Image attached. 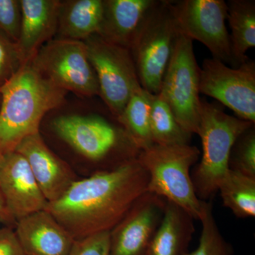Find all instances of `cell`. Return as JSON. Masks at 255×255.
I'll return each mask as SVG.
<instances>
[{
	"mask_svg": "<svg viewBox=\"0 0 255 255\" xmlns=\"http://www.w3.org/2000/svg\"><path fill=\"white\" fill-rule=\"evenodd\" d=\"M148 174L137 159L77 179L46 211L75 241L110 231L147 191Z\"/></svg>",
	"mask_w": 255,
	"mask_h": 255,
	"instance_id": "6da1fadb",
	"label": "cell"
},
{
	"mask_svg": "<svg viewBox=\"0 0 255 255\" xmlns=\"http://www.w3.org/2000/svg\"><path fill=\"white\" fill-rule=\"evenodd\" d=\"M67 93L33 59L21 65L0 87V155L14 152L23 139L39 133L42 119L63 105Z\"/></svg>",
	"mask_w": 255,
	"mask_h": 255,
	"instance_id": "7a4b0ae2",
	"label": "cell"
},
{
	"mask_svg": "<svg viewBox=\"0 0 255 255\" xmlns=\"http://www.w3.org/2000/svg\"><path fill=\"white\" fill-rule=\"evenodd\" d=\"M255 124L226 114L216 102L201 100L197 135L202 142V155L191 172L196 196L207 201L218 191L229 170L230 153L243 132Z\"/></svg>",
	"mask_w": 255,
	"mask_h": 255,
	"instance_id": "3957f363",
	"label": "cell"
},
{
	"mask_svg": "<svg viewBox=\"0 0 255 255\" xmlns=\"http://www.w3.org/2000/svg\"><path fill=\"white\" fill-rule=\"evenodd\" d=\"M200 155L196 146L153 144L137 157L148 174L147 192L174 203L197 221L201 200L196 196L191 169Z\"/></svg>",
	"mask_w": 255,
	"mask_h": 255,
	"instance_id": "277c9868",
	"label": "cell"
},
{
	"mask_svg": "<svg viewBox=\"0 0 255 255\" xmlns=\"http://www.w3.org/2000/svg\"><path fill=\"white\" fill-rule=\"evenodd\" d=\"M58 136L92 162L114 167L137 159L140 150L122 127L99 115L62 116L53 122Z\"/></svg>",
	"mask_w": 255,
	"mask_h": 255,
	"instance_id": "5b68a950",
	"label": "cell"
},
{
	"mask_svg": "<svg viewBox=\"0 0 255 255\" xmlns=\"http://www.w3.org/2000/svg\"><path fill=\"white\" fill-rule=\"evenodd\" d=\"M180 35L171 10L170 1L159 0L130 49L139 82L149 93H159Z\"/></svg>",
	"mask_w": 255,
	"mask_h": 255,
	"instance_id": "8992f818",
	"label": "cell"
},
{
	"mask_svg": "<svg viewBox=\"0 0 255 255\" xmlns=\"http://www.w3.org/2000/svg\"><path fill=\"white\" fill-rule=\"evenodd\" d=\"M200 68L194 55L193 41L181 34L164 73L158 95L172 110L178 123L198 134L201 100Z\"/></svg>",
	"mask_w": 255,
	"mask_h": 255,
	"instance_id": "52a82bcc",
	"label": "cell"
},
{
	"mask_svg": "<svg viewBox=\"0 0 255 255\" xmlns=\"http://www.w3.org/2000/svg\"><path fill=\"white\" fill-rule=\"evenodd\" d=\"M98 80L100 96L117 119L132 92L141 86L130 50L94 35L85 41Z\"/></svg>",
	"mask_w": 255,
	"mask_h": 255,
	"instance_id": "ba28073f",
	"label": "cell"
},
{
	"mask_svg": "<svg viewBox=\"0 0 255 255\" xmlns=\"http://www.w3.org/2000/svg\"><path fill=\"white\" fill-rule=\"evenodd\" d=\"M171 10L179 33L191 41L203 43L213 58L239 66L233 58L230 34L226 27L227 3L223 0L170 1Z\"/></svg>",
	"mask_w": 255,
	"mask_h": 255,
	"instance_id": "9c48e42d",
	"label": "cell"
},
{
	"mask_svg": "<svg viewBox=\"0 0 255 255\" xmlns=\"http://www.w3.org/2000/svg\"><path fill=\"white\" fill-rule=\"evenodd\" d=\"M33 63L57 86L79 96L100 95L85 41L56 38L41 47Z\"/></svg>",
	"mask_w": 255,
	"mask_h": 255,
	"instance_id": "30bf717a",
	"label": "cell"
},
{
	"mask_svg": "<svg viewBox=\"0 0 255 255\" xmlns=\"http://www.w3.org/2000/svg\"><path fill=\"white\" fill-rule=\"evenodd\" d=\"M200 94L228 107L237 118L255 123V63L248 58L237 68L207 58L200 68Z\"/></svg>",
	"mask_w": 255,
	"mask_h": 255,
	"instance_id": "8fae6325",
	"label": "cell"
},
{
	"mask_svg": "<svg viewBox=\"0 0 255 255\" xmlns=\"http://www.w3.org/2000/svg\"><path fill=\"white\" fill-rule=\"evenodd\" d=\"M167 200L146 191L110 231L108 255H145L163 218Z\"/></svg>",
	"mask_w": 255,
	"mask_h": 255,
	"instance_id": "7c38bea8",
	"label": "cell"
},
{
	"mask_svg": "<svg viewBox=\"0 0 255 255\" xmlns=\"http://www.w3.org/2000/svg\"><path fill=\"white\" fill-rule=\"evenodd\" d=\"M0 189L15 225L48 204L27 161L16 151L0 155Z\"/></svg>",
	"mask_w": 255,
	"mask_h": 255,
	"instance_id": "4fadbf2b",
	"label": "cell"
},
{
	"mask_svg": "<svg viewBox=\"0 0 255 255\" xmlns=\"http://www.w3.org/2000/svg\"><path fill=\"white\" fill-rule=\"evenodd\" d=\"M15 151L27 161L48 203L58 200L77 180L70 166L50 150L40 132L23 139Z\"/></svg>",
	"mask_w": 255,
	"mask_h": 255,
	"instance_id": "5bb4252c",
	"label": "cell"
},
{
	"mask_svg": "<svg viewBox=\"0 0 255 255\" xmlns=\"http://www.w3.org/2000/svg\"><path fill=\"white\" fill-rule=\"evenodd\" d=\"M159 2V0H104L98 36L130 50Z\"/></svg>",
	"mask_w": 255,
	"mask_h": 255,
	"instance_id": "9a60e30c",
	"label": "cell"
},
{
	"mask_svg": "<svg viewBox=\"0 0 255 255\" xmlns=\"http://www.w3.org/2000/svg\"><path fill=\"white\" fill-rule=\"evenodd\" d=\"M21 21L16 45L22 65L57 34L59 0H20Z\"/></svg>",
	"mask_w": 255,
	"mask_h": 255,
	"instance_id": "2e32d148",
	"label": "cell"
},
{
	"mask_svg": "<svg viewBox=\"0 0 255 255\" xmlns=\"http://www.w3.org/2000/svg\"><path fill=\"white\" fill-rule=\"evenodd\" d=\"M15 227L27 255H69L75 241L46 210L23 218Z\"/></svg>",
	"mask_w": 255,
	"mask_h": 255,
	"instance_id": "e0dca14e",
	"label": "cell"
},
{
	"mask_svg": "<svg viewBox=\"0 0 255 255\" xmlns=\"http://www.w3.org/2000/svg\"><path fill=\"white\" fill-rule=\"evenodd\" d=\"M194 219L184 209L167 201L163 218L145 255H184L195 232Z\"/></svg>",
	"mask_w": 255,
	"mask_h": 255,
	"instance_id": "ac0fdd59",
	"label": "cell"
},
{
	"mask_svg": "<svg viewBox=\"0 0 255 255\" xmlns=\"http://www.w3.org/2000/svg\"><path fill=\"white\" fill-rule=\"evenodd\" d=\"M103 0H68L60 2L58 38L85 41L100 33Z\"/></svg>",
	"mask_w": 255,
	"mask_h": 255,
	"instance_id": "d6986e66",
	"label": "cell"
},
{
	"mask_svg": "<svg viewBox=\"0 0 255 255\" xmlns=\"http://www.w3.org/2000/svg\"><path fill=\"white\" fill-rule=\"evenodd\" d=\"M227 6L233 58L240 65L248 59V50L255 46V1L230 0Z\"/></svg>",
	"mask_w": 255,
	"mask_h": 255,
	"instance_id": "ffe728a7",
	"label": "cell"
},
{
	"mask_svg": "<svg viewBox=\"0 0 255 255\" xmlns=\"http://www.w3.org/2000/svg\"><path fill=\"white\" fill-rule=\"evenodd\" d=\"M151 95L141 86L137 87L116 119L140 151L153 145L150 130Z\"/></svg>",
	"mask_w": 255,
	"mask_h": 255,
	"instance_id": "44dd1931",
	"label": "cell"
},
{
	"mask_svg": "<svg viewBox=\"0 0 255 255\" xmlns=\"http://www.w3.org/2000/svg\"><path fill=\"white\" fill-rule=\"evenodd\" d=\"M219 191L223 206L240 219L255 217V178L228 171L220 182Z\"/></svg>",
	"mask_w": 255,
	"mask_h": 255,
	"instance_id": "7402d4cb",
	"label": "cell"
},
{
	"mask_svg": "<svg viewBox=\"0 0 255 255\" xmlns=\"http://www.w3.org/2000/svg\"><path fill=\"white\" fill-rule=\"evenodd\" d=\"M150 130L156 145H190L192 134L178 123L172 110L162 97L151 95Z\"/></svg>",
	"mask_w": 255,
	"mask_h": 255,
	"instance_id": "603a6c76",
	"label": "cell"
},
{
	"mask_svg": "<svg viewBox=\"0 0 255 255\" xmlns=\"http://www.w3.org/2000/svg\"><path fill=\"white\" fill-rule=\"evenodd\" d=\"M199 221L202 226L199 246L184 255H233L232 246L223 238L216 223L211 201L201 200Z\"/></svg>",
	"mask_w": 255,
	"mask_h": 255,
	"instance_id": "cb8c5ba5",
	"label": "cell"
},
{
	"mask_svg": "<svg viewBox=\"0 0 255 255\" xmlns=\"http://www.w3.org/2000/svg\"><path fill=\"white\" fill-rule=\"evenodd\" d=\"M231 170L255 178V128H249L238 137L230 153Z\"/></svg>",
	"mask_w": 255,
	"mask_h": 255,
	"instance_id": "d4e9b609",
	"label": "cell"
},
{
	"mask_svg": "<svg viewBox=\"0 0 255 255\" xmlns=\"http://www.w3.org/2000/svg\"><path fill=\"white\" fill-rule=\"evenodd\" d=\"M21 21L20 0H0V31L16 43Z\"/></svg>",
	"mask_w": 255,
	"mask_h": 255,
	"instance_id": "484cf974",
	"label": "cell"
},
{
	"mask_svg": "<svg viewBox=\"0 0 255 255\" xmlns=\"http://www.w3.org/2000/svg\"><path fill=\"white\" fill-rule=\"evenodd\" d=\"M22 65L16 43L0 31V87Z\"/></svg>",
	"mask_w": 255,
	"mask_h": 255,
	"instance_id": "4316f807",
	"label": "cell"
},
{
	"mask_svg": "<svg viewBox=\"0 0 255 255\" xmlns=\"http://www.w3.org/2000/svg\"><path fill=\"white\" fill-rule=\"evenodd\" d=\"M110 231L92 235L74 243L69 255H108Z\"/></svg>",
	"mask_w": 255,
	"mask_h": 255,
	"instance_id": "83f0119b",
	"label": "cell"
},
{
	"mask_svg": "<svg viewBox=\"0 0 255 255\" xmlns=\"http://www.w3.org/2000/svg\"><path fill=\"white\" fill-rule=\"evenodd\" d=\"M0 255H27L11 227L0 229Z\"/></svg>",
	"mask_w": 255,
	"mask_h": 255,
	"instance_id": "f1b7e54d",
	"label": "cell"
},
{
	"mask_svg": "<svg viewBox=\"0 0 255 255\" xmlns=\"http://www.w3.org/2000/svg\"><path fill=\"white\" fill-rule=\"evenodd\" d=\"M1 223L7 225L8 227H11L10 225H14L16 226V225L10 217L9 213H8L2 193H1V189H0V224H1Z\"/></svg>",
	"mask_w": 255,
	"mask_h": 255,
	"instance_id": "f546056e",
	"label": "cell"
},
{
	"mask_svg": "<svg viewBox=\"0 0 255 255\" xmlns=\"http://www.w3.org/2000/svg\"><path fill=\"white\" fill-rule=\"evenodd\" d=\"M0 99H1V98H0Z\"/></svg>",
	"mask_w": 255,
	"mask_h": 255,
	"instance_id": "4dcf8cb0",
	"label": "cell"
}]
</instances>
